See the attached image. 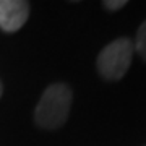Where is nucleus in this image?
I'll return each mask as SVG.
<instances>
[{"instance_id":"nucleus-1","label":"nucleus","mask_w":146,"mask_h":146,"mask_svg":"<svg viewBox=\"0 0 146 146\" xmlns=\"http://www.w3.org/2000/svg\"><path fill=\"white\" fill-rule=\"evenodd\" d=\"M72 89L65 83H52L42 93L34 110V122L39 128L57 130L67 122L72 107Z\"/></svg>"},{"instance_id":"nucleus-2","label":"nucleus","mask_w":146,"mask_h":146,"mask_svg":"<svg viewBox=\"0 0 146 146\" xmlns=\"http://www.w3.org/2000/svg\"><path fill=\"white\" fill-rule=\"evenodd\" d=\"M133 42L128 37H119L102 49L98 55V72L107 81H117L123 78L131 65Z\"/></svg>"},{"instance_id":"nucleus-3","label":"nucleus","mask_w":146,"mask_h":146,"mask_svg":"<svg viewBox=\"0 0 146 146\" xmlns=\"http://www.w3.org/2000/svg\"><path fill=\"white\" fill-rule=\"evenodd\" d=\"M29 16V3L23 0H0V29L18 31Z\"/></svg>"},{"instance_id":"nucleus-4","label":"nucleus","mask_w":146,"mask_h":146,"mask_svg":"<svg viewBox=\"0 0 146 146\" xmlns=\"http://www.w3.org/2000/svg\"><path fill=\"white\" fill-rule=\"evenodd\" d=\"M135 50L140 54V57L146 62V20L141 23V26L136 31V37H135Z\"/></svg>"},{"instance_id":"nucleus-5","label":"nucleus","mask_w":146,"mask_h":146,"mask_svg":"<svg viewBox=\"0 0 146 146\" xmlns=\"http://www.w3.org/2000/svg\"><path fill=\"white\" fill-rule=\"evenodd\" d=\"M102 5H104L106 10L117 11V10H120V8H123V7L127 5V0H106Z\"/></svg>"},{"instance_id":"nucleus-6","label":"nucleus","mask_w":146,"mask_h":146,"mask_svg":"<svg viewBox=\"0 0 146 146\" xmlns=\"http://www.w3.org/2000/svg\"><path fill=\"white\" fill-rule=\"evenodd\" d=\"M2 93H3V86H2V81H0V98H2Z\"/></svg>"}]
</instances>
